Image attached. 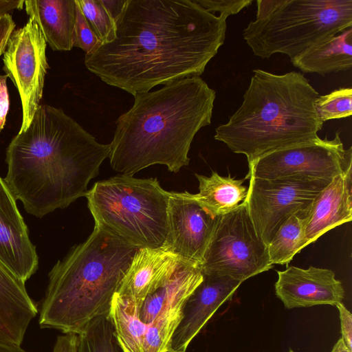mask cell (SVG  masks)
Listing matches in <instances>:
<instances>
[{
  "label": "cell",
  "mask_w": 352,
  "mask_h": 352,
  "mask_svg": "<svg viewBox=\"0 0 352 352\" xmlns=\"http://www.w3.org/2000/svg\"><path fill=\"white\" fill-rule=\"evenodd\" d=\"M23 0H0V17L12 12L14 10H21L24 6Z\"/></svg>",
  "instance_id": "e575fe53"
},
{
  "label": "cell",
  "mask_w": 352,
  "mask_h": 352,
  "mask_svg": "<svg viewBox=\"0 0 352 352\" xmlns=\"http://www.w3.org/2000/svg\"><path fill=\"white\" fill-rule=\"evenodd\" d=\"M209 12H219L226 16L235 14L250 6L252 0H193Z\"/></svg>",
  "instance_id": "f1b7e54d"
},
{
  "label": "cell",
  "mask_w": 352,
  "mask_h": 352,
  "mask_svg": "<svg viewBox=\"0 0 352 352\" xmlns=\"http://www.w3.org/2000/svg\"><path fill=\"white\" fill-rule=\"evenodd\" d=\"M76 16L72 37L73 47L82 50L85 55L91 54L102 44L84 16L76 2Z\"/></svg>",
  "instance_id": "83f0119b"
},
{
  "label": "cell",
  "mask_w": 352,
  "mask_h": 352,
  "mask_svg": "<svg viewBox=\"0 0 352 352\" xmlns=\"http://www.w3.org/2000/svg\"><path fill=\"white\" fill-rule=\"evenodd\" d=\"M352 168V148L333 139H317L267 153L249 164L250 176L261 179L302 177L331 181Z\"/></svg>",
  "instance_id": "9c48e42d"
},
{
  "label": "cell",
  "mask_w": 352,
  "mask_h": 352,
  "mask_svg": "<svg viewBox=\"0 0 352 352\" xmlns=\"http://www.w3.org/2000/svg\"><path fill=\"white\" fill-rule=\"evenodd\" d=\"M133 96V106L116 121L111 166L130 176L154 164L177 173L189 164L195 135L211 124L215 91L192 76Z\"/></svg>",
  "instance_id": "3957f363"
},
{
  "label": "cell",
  "mask_w": 352,
  "mask_h": 352,
  "mask_svg": "<svg viewBox=\"0 0 352 352\" xmlns=\"http://www.w3.org/2000/svg\"><path fill=\"white\" fill-rule=\"evenodd\" d=\"M318 92L300 72L253 71L239 108L215 129L214 139L248 164L274 151L317 139L323 122L314 102Z\"/></svg>",
  "instance_id": "277c9868"
},
{
  "label": "cell",
  "mask_w": 352,
  "mask_h": 352,
  "mask_svg": "<svg viewBox=\"0 0 352 352\" xmlns=\"http://www.w3.org/2000/svg\"><path fill=\"white\" fill-rule=\"evenodd\" d=\"M64 334L57 337L53 352H78V335L73 333Z\"/></svg>",
  "instance_id": "d6a6232c"
},
{
  "label": "cell",
  "mask_w": 352,
  "mask_h": 352,
  "mask_svg": "<svg viewBox=\"0 0 352 352\" xmlns=\"http://www.w3.org/2000/svg\"><path fill=\"white\" fill-rule=\"evenodd\" d=\"M84 16L102 44L116 38V23L101 0H76Z\"/></svg>",
  "instance_id": "4316f807"
},
{
  "label": "cell",
  "mask_w": 352,
  "mask_h": 352,
  "mask_svg": "<svg viewBox=\"0 0 352 352\" xmlns=\"http://www.w3.org/2000/svg\"><path fill=\"white\" fill-rule=\"evenodd\" d=\"M195 177L199 181V192L193 196L214 217L232 211L246 198L248 188L243 184L245 177H223L217 172H212L210 177L196 173Z\"/></svg>",
  "instance_id": "7402d4cb"
},
{
  "label": "cell",
  "mask_w": 352,
  "mask_h": 352,
  "mask_svg": "<svg viewBox=\"0 0 352 352\" xmlns=\"http://www.w3.org/2000/svg\"><path fill=\"white\" fill-rule=\"evenodd\" d=\"M77 335L78 352H120L109 313L93 319Z\"/></svg>",
  "instance_id": "d4e9b609"
},
{
  "label": "cell",
  "mask_w": 352,
  "mask_h": 352,
  "mask_svg": "<svg viewBox=\"0 0 352 352\" xmlns=\"http://www.w3.org/2000/svg\"><path fill=\"white\" fill-rule=\"evenodd\" d=\"M202 278L201 265L179 259L173 274L144 300L139 312L141 321L148 324L158 317L182 311Z\"/></svg>",
  "instance_id": "ac0fdd59"
},
{
  "label": "cell",
  "mask_w": 352,
  "mask_h": 352,
  "mask_svg": "<svg viewBox=\"0 0 352 352\" xmlns=\"http://www.w3.org/2000/svg\"><path fill=\"white\" fill-rule=\"evenodd\" d=\"M256 16L243 31L254 54L290 59L315 43L352 28V0H257Z\"/></svg>",
  "instance_id": "8992f818"
},
{
  "label": "cell",
  "mask_w": 352,
  "mask_h": 352,
  "mask_svg": "<svg viewBox=\"0 0 352 352\" xmlns=\"http://www.w3.org/2000/svg\"><path fill=\"white\" fill-rule=\"evenodd\" d=\"M227 18L193 0H127L116 38L85 55V65L133 96L200 76L224 43Z\"/></svg>",
  "instance_id": "6da1fadb"
},
{
  "label": "cell",
  "mask_w": 352,
  "mask_h": 352,
  "mask_svg": "<svg viewBox=\"0 0 352 352\" xmlns=\"http://www.w3.org/2000/svg\"><path fill=\"white\" fill-rule=\"evenodd\" d=\"M139 248L94 227L49 273L39 325L78 334L109 313L111 302Z\"/></svg>",
  "instance_id": "5b68a950"
},
{
  "label": "cell",
  "mask_w": 352,
  "mask_h": 352,
  "mask_svg": "<svg viewBox=\"0 0 352 352\" xmlns=\"http://www.w3.org/2000/svg\"><path fill=\"white\" fill-rule=\"evenodd\" d=\"M179 258L162 248H140L134 255L116 294L141 305L174 272Z\"/></svg>",
  "instance_id": "2e32d148"
},
{
  "label": "cell",
  "mask_w": 352,
  "mask_h": 352,
  "mask_svg": "<svg viewBox=\"0 0 352 352\" xmlns=\"http://www.w3.org/2000/svg\"><path fill=\"white\" fill-rule=\"evenodd\" d=\"M219 219L201 206L193 194L170 191L168 233L162 249L179 260L201 266Z\"/></svg>",
  "instance_id": "7c38bea8"
},
{
  "label": "cell",
  "mask_w": 352,
  "mask_h": 352,
  "mask_svg": "<svg viewBox=\"0 0 352 352\" xmlns=\"http://www.w3.org/2000/svg\"><path fill=\"white\" fill-rule=\"evenodd\" d=\"M15 27L16 24L10 14L0 17V56L6 50L8 41Z\"/></svg>",
  "instance_id": "1f68e13d"
},
{
  "label": "cell",
  "mask_w": 352,
  "mask_h": 352,
  "mask_svg": "<svg viewBox=\"0 0 352 352\" xmlns=\"http://www.w3.org/2000/svg\"><path fill=\"white\" fill-rule=\"evenodd\" d=\"M272 266L267 245L257 234L244 201L219 217L201 264L203 272L243 283Z\"/></svg>",
  "instance_id": "ba28073f"
},
{
  "label": "cell",
  "mask_w": 352,
  "mask_h": 352,
  "mask_svg": "<svg viewBox=\"0 0 352 352\" xmlns=\"http://www.w3.org/2000/svg\"><path fill=\"white\" fill-rule=\"evenodd\" d=\"M303 73L325 75L352 67V28L320 40L291 60Z\"/></svg>",
  "instance_id": "44dd1931"
},
{
  "label": "cell",
  "mask_w": 352,
  "mask_h": 352,
  "mask_svg": "<svg viewBox=\"0 0 352 352\" xmlns=\"http://www.w3.org/2000/svg\"><path fill=\"white\" fill-rule=\"evenodd\" d=\"M202 275V280L184 303L182 319L168 344L174 350L185 352L192 340L242 283L227 276L203 272Z\"/></svg>",
  "instance_id": "4fadbf2b"
},
{
  "label": "cell",
  "mask_w": 352,
  "mask_h": 352,
  "mask_svg": "<svg viewBox=\"0 0 352 352\" xmlns=\"http://www.w3.org/2000/svg\"><path fill=\"white\" fill-rule=\"evenodd\" d=\"M0 341L11 343V340L8 333L0 319Z\"/></svg>",
  "instance_id": "74e56055"
},
{
  "label": "cell",
  "mask_w": 352,
  "mask_h": 352,
  "mask_svg": "<svg viewBox=\"0 0 352 352\" xmlns=\"http://www.w3.org/2000/svg\"><path fill=\"white\" fill-rule=\"evenodd\" d=\"M310 208L290 216L278 229L267 245L272 265L288 264L305 246V228Z\"/></svg>",
  "instance_id": "cb8c5ba5"
},
{
  "label": "cell",
  "mask_w": 352,
  "mask_h": 352,
  "mask_svg": "<svg viewBox=\"0 0 352 352\" xmlns=\"http://www.w3.org/2000/svg\"><path fill=\"white\" fill-rule=\"evenodd\" d=\"M127 0H101L108 14L115 23L122 14Z\"/></svg>",
  "instance_id": "836d02e7"
},
{
  "label": "cell",
  "mask_w": 352,
  "mask_h": 352,
  "mask_svg": "<svg viewBox=\"0 0 352 352\" xmlns=\"http://www.w3.org/2000/svg\"><path fill=\"white\" fill-rule=\"evenodd\" d=\"M109 153V144L99 143L61 109L40 104L7 147L4 180L25 211L42 218L85 196Z\"/></svg>",
  "instance_id": "7a4b0ae2"
},
{
  "label": "cell",
  "mask_w": 352,
  "mask_h": 352,
  "mask_svg": "<svg viewBox=\"0 0 352 352\" xmlns=\"http://www.w3.org/2000/svg\"><path fill=\"white\" fill-rule=\"evenodd\" d=\"M277 274L275 293L287 309L336 305L344 298L342 284L331 270L290 266Z\"/></svg>",
  "instance_id": "9a60e30c"
},
{
  "label": "cell",
  "mask_w": 352,
  "mask_h": 352,
  "mask_svg": "<svg viewBox=\"0 0 352 352\" xmlns=\"http://www.w3.org/2000/svg\"><path fill=\"white\" fill-rule=\"evenodd\" d=\"M314 107L323 123L349 117L352 114V89L339 88L327 95L319 96L314 102Z\"/></svg>",
  "instance_id": "484cf974"
},
{
  "label": "cell",
  "mask_w": 352,
  "mask_h": 352,
  "mask_svg": "<svg viewBox=\"0 0 352 352\" xmlns=\"http://www.w3.org/2000/svg\"><path fill=\"white\" fill-rule=\"evenodd\" d=\"M162 352H184V351L174 350L168 345L167 348Z\"/></svg>",
  "instance_id": "f35d334b"
},
{
  "label": "cell",
  "mask_w": 352,
  "mask_h": 352,
  "mask_svg": "<svg viewBox=\"0 0 352 352\" xmlns=\"http://www.w3.org/2000/svg\"><path fill=\"white\" fill-rule=\"evenodd\" d=\"M244 202L255 230L267 245L293 214L309 208L331 181L302 177H249Z\"/></svg>",
  "instance_id": "30bf717a"
},
{
  "label": "cell",
  "mask_w": 352,
  "mask_h": 352,
  "mask_svg": "<svg viewBox=\"0 0 352 352\" xmlns=\"http://www.w3.org/2000/svg\"><path fill=\"white\" fill-rule=\"evenodd\" d=\"M37 313L25 283L0 262V319L11 343L21 346L28 327Z\"/></svg>",
  "instance_id": "ffe728a7"
},
{
  "label": "cell",
  "mask_w": 352,
  "mask_h": 352,
  "mask_svg": "<svg viewBox=\"0 0 352 352\" xmlns=\"http://www.w3.org/2000/svg\"><path fill=\"white\" fill-rule=\"evenodd\" d=\"M331 352H352L346 346L342 338H340L335 344Z\"/></svg>",
  "instance_id": "8d00e7d4"
},
{
  "label": "cell",
  "mask_w": 352,
  "mask_h": 352,
  "mask_svg": "<svg viewBox=\"0 0 352 352\" xmlns=\"http://www.w3.org/2000/svg\"><path fill=\"white\" fill-rule=\"evenodd\" d=\"M25 10L54 51H69L76 16L75 0H27Z\"/></svg>",
  "instance_id": "d6986e66"
},
{
  "label": "cell",
  "mask_w": 352,
  "mask_h": 352,
  "mask_svg": "<svg viewBox=\"0 0 352 352\" xmlns=\"http://www.w3.org/2000/svg\"><path fill=\"white\" fill-rule=\"evenodd\" d=\"M46 46L38 26L29 19L25 25L12 32L3 54V69L21 98L23 116L19 131L29 126L40 105L45 77L50 69Z\"/></svg>",
  "instance_id": "8fae6325"
},
{
  "label": "cell",
  "mask_w": 352,
  "mask_h": 352,
  "mask_svg": "<svg viewBox=\"0 0 352 352\" xmlns=\"http://www.w3.org/2000/svg\"><path fill=\"white\" fill-rule=\"evenodd\" d=\"M352 168L334 177L312 203L305 228L308 245L352 219Z\"/></svg>",
  "instance_id": "e0dca14e"
},
{
  "label": "cell",
  "mask_w": 352,
  "mask_h": 352,
  "mask_svg": "<svg viewBox=\"0 0 352 352\" xmlns=\"http://www.w3.org/2000/svg\"><path fill=\"white\" fill-rule=\"evenodd\" d=\"M85 197L94 227L139 248H162L169 192L157 178L116 175L96 182Z\"/></svg>",
  "instance_id": "52a82bcc"
},
{
  "label": "cell",
  "mask_w": 352,
  "mask_h": 352,
  "mask_svg": "<svg viewBox=\"0 0 352 352\" xmlns=\"http://www.w3.org/2000/svg\"><path fill=\"white\" fill-rule=\"evenodd\" d=\"M0 352H26L21 346L0 341Z\"/></svg>",
  "instance_id": "d590c367"
},
{
  "label": "cell",
  "mask_w": 352,
  "mask_h": 352,
  "mask_svg": "<svg viewBox=\"0 0 352 352\" xmlns=\"http://www.w3.org/2000/svg\"><path fill=\"white\" fill-rule=\"evenodd\" d=\"M140 310L131 300L114 295L109 316L123 352H144L146 324L140 319Z\"/></svg>",
  "instance_id": "603a6c76"
},
{
  "label": "cell",
  "mask_w": 352,
  "mask_h": 352,
  "mask_svg": "<svg viewBox=\"0 0 352 352\" xmlns=\"http://www.w3.org/2000/svg\"><path fill=\"white\" fill-rule=\"evenodd\" d=\"M16 201L0 176V262L25 283L38 270V256Z\"/></svg>",
  "instance_id": "5bb4252c"
},
{
  "label": "cell",
  "mask_w": 352,
  "mask_h": 352,
  "mask_svg": "<svg viewBox=\"0 0 352 352\" xmlns=\"http://www.w3.org/2000/svg\"><path fill=\"white\" fill-rule=\"evenodd\" d=\"M7 78L6 74L0 75V133L5 126L6 116L10 107Z\"/></svg>",
  "instance_id": "4dcf8cb0"
},
{
  "label": "cell",
  "mask_w": 352,
  "mask_h": 352,
  "mask_svg": "<svg viewBox=\"0 0 352 352\" xmlns=\"http://www.w3.org/2000/svg\"><path fill=\"white\" fill-rule=\"evenodd\" d=\"M289 352H294V351L293 350H292V349H289Z\"/></svg>",
  "instance_id": "ab89813d"
},
{
  "label": "cell",
  "mask_w": 352,
  "mask_h": 352,
  "mask_svg": "<svg viewBox=\"0 0 352 352\" xmlns=\"http://www.w3.org/2000/svg\"><path fill=\"white\" fill-rule=\"evenodd\" d=\"M336 307L339 311L342 339L348 349L352 351V316L346 307L340 302Z\"/></svg>",
  "instance_id": "f546056e"
}]
</instances>
